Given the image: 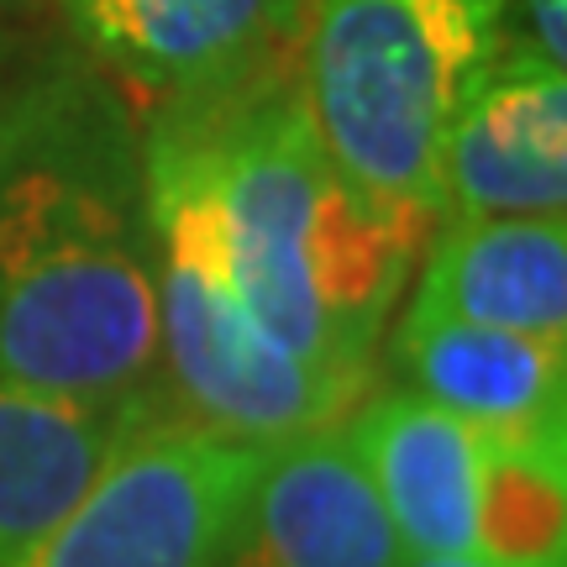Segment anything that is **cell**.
I'll list each match as a JSON object with an SVG mask.
<instances>
[{
    "label": "cell",
    "instance_id": "9a60e30c",
    "mask_svg": "<svg viewBox=\"0 0 567 567\" xmlns=\"http://www.w3.org/2000/svg\"><path fill=\"white\" fill-rule=\"evenodd\" d=\"M400 567H515V563H488L478 551H446V557H400Z\"/></svg>",
    "mask_w": 567,
    "mask_h": 567
},
{
    "label": "cell",
    "instance_id": "9c48e42d",
    "mask_svg": "<svg viewBox=\"0 0 567 567\" xmlns=\"http://www.w3.org/2000/svg\"><path fill=\"white\" fill-rule=\"evenodd\" d=\"M400 557L394 520L337 421L268 446L216 567H400Z\"/></svg>",
    "mask_w": 567,
    "mask_h": 567
},
{
    "label": "cell",
    "instance_id": "8992f818",
    "mask_svg": "<svg viewBox=\"0 0 567 567\" xmlns=\"http://www.w3.org/2000/svg\"><path fill=\"white\" fill-rule=\"evenodd\" d=\"M59 11L80 59L142 126L295 80L305 0H59Z\"/></svg>",
    "mask_w": 567,
    "mask_h": 567
},
{
    "label": "cell",
    "instance_id": "4fadbf2b",
    "mask_svg": "<svg viewBox=\"0 0 567 567\" xmlns=\"http://www.w3.org/2000/svg\"><path fill=\"white\" fill-rule=\"evenodd\" d=\"M473 551L515 567H567V446L484 436Z\"/></svg>",
    "mask_w": 567,
    "mask_h": 567
},
{
    "label": "cell",
    "instance_id": "52a82bcc",
    "mask_svg": "<svg viewBox=\"0 0 567 567\" xmlns=\"http://www.w3.org/2000/svg\"><path fill=\"white\" fill-rule=\"evenodd\" d=\"M446 216H563L567 69L499 48L473 80L442 142Z\"/></svg>",
    "mask_w": 567,
    "mask_h": 567
},
{
    "label": "cell",
    "instance_id": "6da1fadb",
    "mask_svg": "<svg viewBox=\"0 0 567 567\" xmlns=\"http://www.w3.org/2000/svg\"><path fill=\"white\" fill-rule=\"evenodd\" d=\"M0 389H158L142 126L84 59L0 95Z\"/></svg>",
    "mask_w": 567,
    "mask_h": 567
},
{
    "label": "cell",
    "instance_id": "30bf717a",
    "mask_svg": "<svg viewBox=\"0 0 567 567\" xmlns=\"http://www.w3.org/2000/svg\"><path fill=\"white\" fill-rule=\"evenodd\" d=\"M358 463L384 499L405 557L473 551L484 494V431L410 389H368L342 415Z\"/></svg>",
    "mask_w": 567,
    "mask_h": 567
},
{
    "label": "cell",
    "instance_id": "8fae6325",
    "mask_svg": "<svg viewBox=\"0 0 567 567\" xmlns=\"http://www.w3.org/2000/svg\"><path fill=\"white\" fill-rule=\"evenodd\" d=\"M405 310L567 342V216H442Z\"/></svg>",
    "mask_w": 567,
    "mask_h": 567
},
{
    "label": "cell",
    "instance_id": "2e32d148",
    "mask_svg": "<svg viewBox=\"0 0 567 567\" xmlns=\"http://www.w3.org/2000/svg\"><path fill=\"white\" fill-rule=\"evenodd\" d=\"M0 74H6V38H0ZM0 95H6V84H0Z\"/></svg>",
    "mask_w": 567,
    "mask_h": 567
},
{
    "label": "cell",
    "instance_id": "5b68a950",
    "mask_svg": "<svg viewBox=\"0 0 567 567\" xmlns=\"http://www.w3.org/2000/svg\"><path fill=\"white\" fill-rule=\"evenodd\" d=\"M268 463L264 442L184 415L132 431L74 505L6 567H216Z\"/></svg>",
    "mask_w": 567,
    "mask_h": 567
},
{
    "label": "cell",
    "instance_id": "e0dca14e",
    "mask_svg": "<svg viewBox=\"0 0 567 567\" xmlns=\"http://www.w3.org/2000/svg\"><path fill=\"white\" fill-rule=\"evenodd\" d=\"M0 6H6V0H0Z\"/></svg>",
    "mask_w": 567,
    "mask_h": 567
},
{
    "label": "cell",
    "instance_id": "7c38bea8",
    "mask_svg": "<svg viewBox=\"0 0 567 567\" xmlns=\"http://www.w3.org/2000/svg\"><path fill=\"white\" fill-rule=\"evenodd\" d=\"M158 415H168L163 394L59 400L0 389V567L32 547L95 484L116 446Z\"/></svg>",
    "mask_w": 567,
    "mask_h": 567
},
{
    "label": "cell",
    "instance_id": "3957f363",
    "mask_svg": "<svg viewBox=\"0 0 567 567\" xmlns=\"http://www.w3.org/2000/svg\"><path fill=\"white\" fill-rule=\"evenodd\" d=\"M142 216L158 389L174 415L216 436L279 446L337 425L363 400L289 358L258 326L226 247L210 147L195 116L142 122Z\"/></svg>",
    "mask_w": 567,
    "mask_h": 567
},
{
    "label": "cell",
    "instance_id": "ba28073f",
    "mask_svg": "<svg viewBox=\"0 0 567 567\" xmlns=\"http://www.w3.org/2000/svg\"><path fill=\"white\" fill-rule=\"evenodd\" d=\"M394 384L499 442L567 446V342L400 310L384 331Z\"/></svg>",
    "mask_w": 567,
    "mask_h": 567
},
{
    "label": "cell",
    "instance_id": "5bb4252c",
    "mask_svg": "<svg viewBox=\"0 0 567 567\" xmlns=\"http://www.w3.org/2000/svg\"><path fill=\"white\" fill-rule=\"evenodd\" d=\"M509 48H526L536 59L567 69V0H509Z\"/></svg>",
    "mask_w": 567,
    "mask_h": 567
},
{
    "label": "cell",
    "instance_id": "277c9868",
    "mask_svg": "<svg viewBox=\"0 0 567 567\" xmlns=\"http://www.w3.org/2000/svg\"><path fill=\"white\" fill-rule=\"evenodd\" d=\"M509 0H305L295 84L331 163L363 195L442 221V142L509 42Z\"/></svg>",
    "mask_w": 567,
    "mask_h": 567
},
{
    "label": "cell",
    "instance_id": "7a4b0ae2",
    "mask_svg": "<svg viewBox=\"0 0 567 567\" xmlns=\"http://www.w3.org/2000/svg\"><path fill=\"white\" fill-rule=\"evenodd\" d=\"M195 122L205 126L226 247L258 326L305 368L368 394L379 384L389 316L436 221L347 179L305 116L295 80Z\"/></svg>",
    "mask_w": 567,
    "mask_h": 567
}]
</instances>
